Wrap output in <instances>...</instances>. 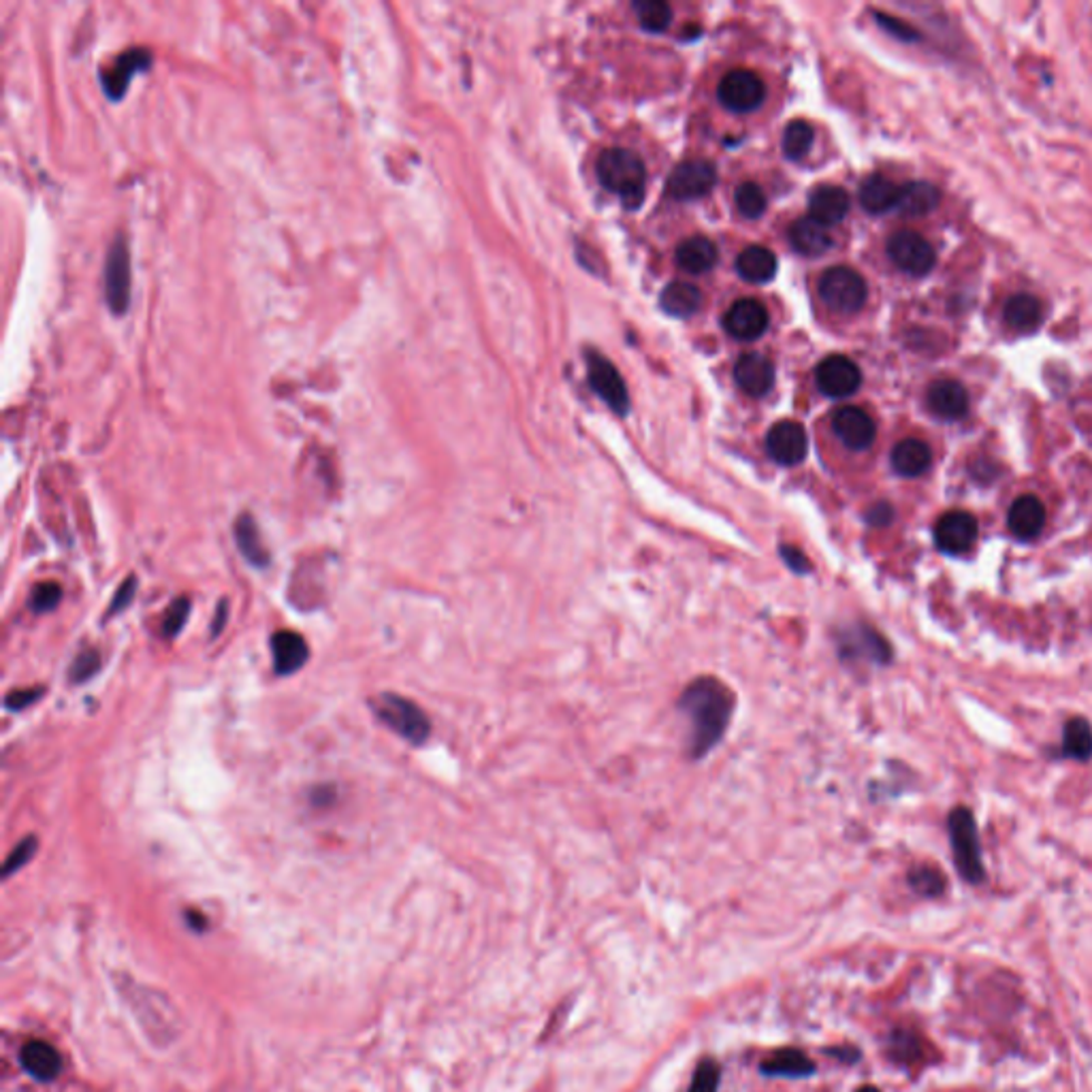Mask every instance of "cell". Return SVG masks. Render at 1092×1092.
<instances>
[{"mask_svg":"<svg viewBox=\"0 0 1092 1092\" xmlns=\"http://www.w3.org/2000/svg\"><path fill=\"white\" fill-rule=\"evenodd\" d=\"M789 244L804 257H821L832 248V238L828 227L817 223L811 216H804L789 229Z\"/></svg>","mask_w":1092,"mask_h":1092,"instance_id":"obj_22","label":"cell"},{"mask_svg":"<svg viewBox=\"0 0 1092 1092\" xmlns=\"http://www.w3.org/2000/svg\"><path fill=\"white\" fill-rule=\"evenodd\" d=\"M272 651H274L276 672L280 677H287L301 670L310 658V649H308V643L304 641V636L291 630H282L274 634Z\"/></svg>","mask_w":1092,"mask_h":1092,"instance_id":"obj_19","label":"cell"},{"mask_svg":"<svg viewBox=\"0 0 1092 1092\" xmlns=\"http://www.w3.org/2000/svg\"><path fill=\"white\" fill-rule=\"evenodd\" d=\"M719 259V252L715 242L709 238H692L679 244L677 248V265L687 274H707L715 267Z\"/></svg>","mask_w":1092,"mask_h":1092,"instance_id":"obj_24","label":"cell"},{"mask_svg":"<svg viewBox=\"0 0 1092 1092\" xmlns=\"http://www.w3.org/2000/svg\"><path fill=\"white\" fill-rule=\"evenodd\" d=\"M1005 323L1010 329L1018 331V333H1031L1039 327L1041 323V304L1039 299L1033 297V295H1014L1010 301L1005 304Z\"/></svg>","mask_w":1092,"mask_h":1092,"instance_id":"obj_30","label":"cell"},{"mask_svg":"<svg viewBox=\"0 0 1092 1092\" xmlns=\"http://www.w3.org/2000/svg\"><path fill=\"white\" fill-rule=\"evenodd\" d=\"M849 212V195L838 187H817L809 197V216L824 227L843 221Z\"/></svg>","mask_w":1092,"mask_h":1092,"instance_id":"obj_21","label":"cell"},{"mask_svg":"<svg viewBox=\"0 0 1092 1092\" xmlns=\"http://www.w3.org/2000/svg\"><path fill=\"white\" fill-rule=\"evenodd\" d=\"M130 289V259L128 248L122 238H117L105 267V297L113 312H124L128 306Z\"/></svg>","mask_w":1092,"mask_h":1092,"instance_id":"obj_14","label":"cell"},{"mask_svg":"<svg viewBox=\"0 0 1092 1092\" xmlns=\"http://www.w3.org/2000/svg\"><path fill=\"white\" fill-rule=\"evenodd\" d=\"M860 651L872 662H887L889 660V647L881 636H877L872 630L860 628L855 634L847 636L843 641V653L845 655H860Z\"/></svg>","mask_w":1092,"mask_h":1092,"instance_id":"obj_34","label":"cell"},{"mask_svg":"<svg viewBox=\"0 0 1092 1092\" xmlns=\"http://www.w3.org/2000/svg\"><path fill=\"white\" fill-rule=\"evenodd\" d=\"M950 828V841L956 866H959L963 879L969 883H980L984 879V864H982V847L976 817L971 815L965 806L954 809L948 821Z\"/></svg>","mask_w":1092,"mask_h":1092,"instance_id":"obj_3","label":"cell"},{"mask_svg":"<svg viewBox=\"0 0 1092 1092\" xmlns=\"http://www.w3.org/2000/svg\"><path fill=\"white\" fill-rule=\"evenodd\" d=\"M60 600H62L60 585L47 581V583H39L35 590H32L28 604L35 613H49L58 607Z\"/></svg>","mask_w":1092,"mask_h":1092,"instance_id":"obj_39","label":"cell"},{"mask_svg":"<svg viewBox=\"0 0 1092 1092\" xmlns=\"http://www.w3.org/2000/svg\"><path fill=\"white\" fill-rule=\"evenodd\" d=\"M736 269L743 280L751 284H764L777 274V257L764 246H749L738 255Z\"/></svg>","mask_w":1092,"mask_h":1092,"instance_id":"obj_25","label":"cell"},{"mask_svg":"<svg viewBox=\"0 0 1092 1092\" xmlns=\"http://www.w3.org/2000/svg\"><path fill=\"white\" fill-rule=\"evenodd\" d=\"M717 181L715 164L704 158H690L675 166L668 177V195L679 201H692L709 195Z\"/></svg>","mask_w":1092,"mask_h":1092,"instance_id":"obj_8","label":"cell"},{"mask_svg":"<svg viewBox=\"0 0 1092 1092\" xmlns=\"http://www.w3.org/2000/svg\"><path fill=\"white\" fill-rule=\"evenodd\" d=\"M41 694H43V687H37V690L35 687H30V690H13L5 700V707L9 711H22L30 702H35Z\"/></svg>","mask_w":1092,"mask_h":1092,"instance_id":"obj_45","label":"cell"},{"mask_svg":"<svg viewBox=\"0 0 1092 1092\" xmlns=\"http://www.w3.org/2000/svg\"><path fill=\"white\" fill-rule=\"evenodd\" d=\"M941 201L939 189L929 181H912L900 187L896 210L904 216H927Z\"/></svg>","mask_w":1092,"mask_h":1092,"instance_id":"obj_31","label":"cell"},{"mask_svg":"<svg viewBox=\"0 0 1092 1092\" xmlns=\"http://www.w3.org/2000/svg\"><path fill=\"white\" fill-rule=\"evenodd\" d=\"M596 173L602 187L619 195L630 210L643 204L647 173L641 156L624 147H611L598 158Z\"/></svg>","mask_w":1092,"mask_h":1092,"instance_id":"obj_2","label":"cell"},{"mask_svg":"<svg viewBox=\"0 0 1092 1092\" xmlns=\"http://www.w3.org/2000/svg\"><path fill=\"white\" fill-rule=\"evenodd\" d=\"M819 295L824 304L838 314H855L866 304V282L851 267H830L819 280Z\"/></svg>","mask_w":1092,"mask_h":1092,"instance_id":"obj_5","label":"cell"},{"mask_svg":"<svg viewBox=\"0 0 1092 1092\" xmlns=\"http://www.w3.org/2000/svg\"><path fill=\"white\" fill-rule=\"evenodd\" d=\"M660 304H662L664 312H668L670 316L685 318V316H692V314H696L700 310L702 295H700V291L696 287H692V284L672 282L664 289V293L660 297Z\"/></svg>","mask_w":1092,"mask_h":1092,"instance_id":"obj_32","label":"cell"},{"mask_svg":"<svg viewBox=\"0 0 1092 1092\" xmlns=\"http://www.w3.org/2000/svg\"><path fill=\"white\" fill-rule=\"evenodd\" d=\"M717 96L724 107L736 113H747L758 109L766 96L764 81L747 69H734L721 79Z\"/></svg>","mask_w":1092,"mask_h":1092,"instance_id":"obj_7","label":"cell"},{"mask_svg":"<svg viewBox=\"0 0 1092 1092\" xmlns=\"http://www.w3.org/2000/svg\"><path fill=\"white\" fill-rule=\"evenodd\" d=\"M98 668H100V655H98L94 649L81 651V653L77 655V658H75L73 666H71V672H69L71 681H73V683L88 681L92 675H96Z\"/></svg>","mask_w":1092,"mask_h":1092,"instance_id":"obj_42","label":"cell"},{"mask_svg":"<svg viewBox=\"0 0 1092 1092\" xmlns=\"http://www.w3.org/2000/svg\"><path fill=\"white\" fill-rule=\"evenodd\" d=\"M35 851H37V838L35 836H28V838H24L22 843L15 845V849L9 853V858L5 862V870H3L5 877H9L11 872L22 868L32 858V855H35Z\"/></svg>","mask_w":1092,"mask_h":1092,"instance_id":"obj_43","label":"cell"},{"mask_svg":"<svg viewBox=\"0 0 1092 1092\" xmlns=\"http://www.w3.org/2000/svg\"><path fill=\"white\" fill-rule=\"evenodd\" d=\"M681 711L690 719V747L694 758L709 753L724 736L732 715V694L724 683L702 677L687 687L681 698Z\"/></svg>","mask_w":1092,"mask_h":1092,"instance_id":"obj_1","label":"cell"},{"mask_svg":"<svg viewBox=\"0 0 1092 1092\" xmlns=\"http://www.w3.org/2000/svg\"><path fill=\"white\" fill-rule=\"evenodd\" d=\"M813 143V128L804 120L789 122L783 132V152L787 158H802Z\"/></svg>","mask_w":1092,"mask_h":1092,"instance_id":"obj_35","label":"cell"},{"mask_svg":"<svg viewBox=\"0 0 1092 1092\" xmlns=\"http://www.w3.org/2000/svg\"><path fill=\"white\" fill-rule=\"evenodd\" d=\"M20 1063L24 1071L39 1082H52L62 1071V1058L54 1046L45 1041H30L20 1052Z\"/></svg>","mask_w":1092,"mask_h":1092,"instance_id":"obj_20","label":"cell"},{"mask_svg":"<svg viewBox=\"0 0 1092 1092\" xmlns=\"http://www.w3.org/2000/svg\"><path fill=\"white\" fill-rule=\"evenodd\" d=\"M762 1073L770 1078H809L815 1073V1063L809 1056L794 1048H785L770 1054L762 1063Z\"/></svg>","mask_w":1092,"mask_h":1092,"instance_id":"obj_26","label":"cell"},{"mask_svg":"<svg viewBox=\"0 0 1092 1092\" xmlns=\"http://www.w3.org/2000/svg\"><path fill=\"white\" fill-rule=\"evenodd\" d=\"M374 713L403 741L412 745H423L431 734L429 717L418 709V704L399 694H382L374 702Z\"/></svg>","mask_w":1092,"mask_h":1092,"instance_id":"obj_4","label":"cell"},{"mask_svg":"<svg viewBox=\"0 0 1092 1092\" xmlns=\"http://www.w3.org/2000/svg\"><path fill=\"white\" fill-rule=\"evenodd\" d=\"M225 615H227V604H221L218 607V615L214 619V630H212V636H218V632H221L225 628Z\"/></svg>","mask_w":1092,"mask_h":1092,"instance_id":"obj_49","label":"cell"},{"mask_svg":"<svg viewBox=\"0 0 1092 1092\" xmlns=\"http://www.w3.org/2000/svg\"><path fill=\"white\" fill-rule=\"evenodd\" d=\"M806 448H809L806 431L800 423L794 421H781L772 425L766 435L768 455L781 465H798L806 457Z\"/></svg>","mask_w":1092,"mask_h":1092,"instance_id":"obj_13","label":"cell"},{"mask_svg":"<svg viewBox=\"0 0 1092 1092\" xmlns=\"http://www.w3.org/2000/svg\"><path fill=\"white\" fill-rule=\"evenodd\" d=\"M781 556H783V560L787 562V566L794 570V573H800V575H802V573H806V570H809V560H806L798 549H794V547H781Z\"/></svg>","mask_w":1092,"mask_h":1092,"instance_id":"obj_47","label":"cell"},{"mask_svg":"<svg viewBox=\"0 0 1092 1092\" xmlns=\"http://www.w3.org/2000/svg\"><path fill=\"white\" fill-rule=\"evenodd\" d=\"M877 22H879L887 32H892V35L898 37V39H904V41H914V39H918V35H916V30H914V28H909L906 24L898 22L896 18H889V15H877Z\"/></svg>","mask_w":1092,"mask_h":1092,"instance_id":"obj_46","label":"cell"},{"mask_svg":"<svg viewBox=\"0 0 1092 1092\" xmlns=\"http://www.w3.org/2000/svg\"><path fill=\"white\" fill-rule=\"evenodd\" d=\"M900 187L883 175H870L860 187V204L870 214H883L898 206Z\"/></svg>","mask_w":1092,"mask_h":1092,"instance_id":"obj_28","label":"cell"},{"mask_svg":"<svg viewBox=\"0 0 1092 1092\" xmlns=\"http://www.w3.org/2000/svg\"><path fill=\"white\" fill-rule=\"evenodd\" d=\"M889 461H892L896 474L904 478H918L931 467L933 452L927 442H922L918 438H906L892 448V457H889Z\"/></svg>","mask_w":1092,"mask_h":1092,"instance_id":"obj_23","label":"cell"},{"mask_svg":"<svg viewBox=\"0 0 1092 1092\" xmlns=\"http://www.w3.org/2000/svg\"><path fill=\"white\" fill-rule=\"evenodd\" d=\"M980 533L978 518L967 510H950L941 514L935 525L937 547L950 556H963L976 547Z\"/></svg>","mask_w":1092,"mask_h":1092,"instance_id":"obj_9","label":"cell"},{"mask_svg":"<svg viewBox=\"0 0 1092 1092\" xmlns=\"http://www.w3.org/2000/svg\"><path fill=\"white\" fill-rule=\"evenodd\" d=\"M855 1092H881V1090L875 1088V1086H862L860 1090H855Z\"/></svg>","mask_w":1092,"mask_h":1092,"instance_id":"obj_50","label":"cell"},{"mask_svg":"<svg viewBox=\"0 0 1092 1092\" xmlns=\"http://www.w3.org/2000/svg\"><path fill=\"white\" fill-rule=\"evenodd\" d=\"M815 382L821 393L838 399V397H849L858 391V386L862 384V374H860V367L851 359L832 355L817 365Z\"/></svg>","mask_w":1092,"mask_h":1092,"instance_id":"obj_11","label":"cell"},{"mask_svg":"<svg viewBox=\"0 0 1092 1092\" xmlns=\"http://www.w3.org/2000/svg\"><path fill=\"white\" fill-rule=\"evenodd\" d=\"M134 592H137V579L128 577L120 587H117V592H115V596H113V600H111V604H109V611H107L105 619H109V617H113V615H117V613L126 611V609H128V604H130L132 598H134Z\"/></svg>","mask_w":1092,"mask_h":1092,"instance_id":"obj_44","label":"cell"},{"mask_svg":"<svg viewBox=\"0 0 1092 1092\" xmlns=\"http://www.w3.org/2000/svg\"><path fill=\"white\" fill-rule=\"evenodd\" d=\"M587 369H590V382L594 386V391L607 401L617 414H626L630 408V395H628L626 382L621 380V374L617 372V367L609 359L598 355V352H590V355H587Z\"/></svg>","mask_w":1092,"mask_h":1092,"instance_id":"obj_10","label":"cell"},{"mask_svg":"<svg viewBox=\"0 0 1092 1092\" xmlns=\"http://www.w3.org/2000/svg\"><path fill=\"white\" fill-rule=\"evenodd\" d=\"M832 431L851 450H866L875 442L877 427L870 414L862 408L845 406L838 408L832 416Z\"/></svg>","mask_w":1092,"mask_h":1092,"instance_id":"obj_12","label":"cell"},{"mask_svg":"<svg viewBox=\"0 0 1092 1092\" xmlns=\"http://www.w3.org/2000/svg\"><path fill=\"white\" fill-rule=\"evenodd\" d=\"M636 13H638V22H641V26L649 32H662L668 28L670 20H672V11L666 3H660V0H645V3H636L634 5Z\"/></svg>","mask_w":1092,"mask_h":1092,"instance_id":"obj_37","label":"cell"},{"mask_svg":"<svg viewBox=\"0 0 1092 1092\" xmlns=\"http://www.w3.org/2000/svg\"><path fill=\"white\" fill-rule=\"evenodd\" d=\"M149 64V56L145 52H141V49H130V52L122 54L120 58H117L113 62L111 69H107L103 73V86L107 90V94L111 98H120L128 86L130 77L145 69V66Z\"/></svg>","mask_w":1092,"mask_h":1092,"instance_id":"obj_27","label":"cell"},{"mask_svg":"<svg viewBox=\"0 0 1092 1092\" xmlns=\"http://www.w3.org/2000/svg\"><path fill=\"white\" fill-rule=\"evenodd\" d=\"M1007 525L1020 540H1033L1046 527L1044 501L1035 495H1020L1007 512Z\"/></svg>","mask_w":1092,"mask_h":1092,"instance_id":"obj_17","label":"cell"},{"mask_svg":"<svg viewBox=\"0 0 1092 1092\" xmlns=\"http://www.w3.org/2000/svg\"><path fill=\"white\" fill-rule=\"evenodd\" d=\"M887 257L909 276H927L937 263L935 248L916 231H898L887 240Z\"/></svg>","mask_w":1092,"mask_h":1092,"instance_id":"obj_6","label":"cell"},{"mask_svg":"<svg viewBox=\"0 0 1092 1092\" xmlns=\"http://www.w3.org/2000/svg\"><path fill=\"white\" fill-rule=\"evenodd\" d=\"M892 516H894L892 508H889L887 503L881 501V503H875V506H872V508L868 510V523H872V525H887L889 520H892Z\"/></svg>","mask_w":1092,"mask_h":1092,"instance_id":"obj_48","label":"cell"},{"mask_svg":"<svg viewBox=\"0 0 1092 1092\" xmlns=\"http://www.w3.org/2000/svg\"><path fill=\"white\" fill-rule=\"evenodd\" d=\"M1063 751L1069 758L1086 762L1092 758V728L1086 719H1069L1063 734Z\"/></svg>","mask_w":1092,"mask_h":1092,"instance_id":"obj_33","label":"cell"},{"mask_svg":"<svg viewBox=\"0 0 1092 1092\" xmlns=\"http://www.w3.org/2000/svg\"><path fill=\"white\" fill-rule=\"evenodd\" d=\"M734 380L747 395L764 397L775 384V367L758 352H747L736 361Z\"/></svg>","mask_w":1092,"mask_h":1092,"instance_id":"obj_16","label":"cell"},{"mask_svg":"<svg viewBox=\"0 0 1092 1092\" xmlns=\"http://www.w3.org/2000/svg\"><path fill=\"white\" fill-rule=\"evenodd\" d=\"M734 201H736L738 212H741L745 218H749V221H755V218H760L766 212V195L758 184L753 181L741 184V187L736 189Z\"/></svg>","mask_w":1092,"mask_h":1092,"instance_id":"obj_36","label":"cell"},{"mask_svg":"<svg viewBox=\"0 0 1092 1092\" xmlns=\"http://www.w3.org/2000/svg\"><path fill=\"white\" fill-rule=\"evenodd\" d=\"M191 615V600L189 598H177L175 602H171L169 611H166L164 615V621H162V634L166 638H175L184 626H187V619Z\"/></svg>","mask_w":1092,"mask_h":1092,"instance_id":"obj_40","label":"cell"},{"mask_svg":"<svg viewBox=\"0 0 1092 1092\" xmlns=\"http://www.w3.org/2000/svg\"><path fill=\"white\" fill-rule=\"evenodd\" d=\"M768 310L758 299H738L726 312L724 327L736 340H755L768 327Z\"/></svg>","mask_w":1092,"mask_h":1092,"instance_id":"obj_15","label":"cell"},{"mask_svg":"<svg viewBox=\"0 0 1092 1092\" xmlns=\"http://www.w3.org/2000/svg\"><path fill=\"white\" fill-rule=\"evenodd\" d=\"M929 408L946 421H959L969 410L967 389L956 380H937L929 389Z\"/></svg>","mask_w":1092,"mask_h":1092,"instance_id":"obj_18","label":"cell"},{"mask_svg":"<svg viewBox=\"0 0 1092 1092\" xmlns=\"http://www.w3.org/2000/svg\"><path fill=\"white\" fill-rule=\"evenodd\" d=\"M235 540H238V549L242 556L257 568H265L269 564V549L263 542V535L259 531L257 520L250 514H242L235 520Z\"/></svg>","mask_w":1092,"mask_h":1092,"instance_id":"obj_29","label":"cell"},{"mask_svg":"<svg viewBox=\"0 0 1092 1092\" xmlns=\"http://www.w3.org/2000/svg\"><path fill=\"white\" fill-rule=\"evenodd\" d=\"M721 1080V1069L715 1061L707 1058L702 1061L694 1073V1080L690 1086V1092H717Z\"/></svg>","mask_w":1092,"mask_h":1092,"instance_id":"obj_41","label":"cell"},{"mask_svg":"<svg viewBox=\"0 0 1092 1092\" xmlns=\"http://www.w3.org/2000/svg\"><path fill=\"white\" fill-rule=\"evenodd\" d=\"M909 883L922 896H939L946 889L944 872L935 866H916L909 872Z\"/></svg>","mask_w":1092,"mask_h":1092,"instance_id":"obj_38","label":"cell"}]
</instances>
